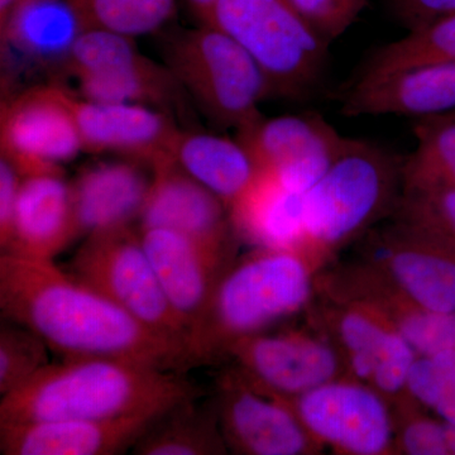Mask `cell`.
Here are the masks:
<instances>
[{
  "label": "cell",
  "instance_id": "cell-3",
  "mask_svg": "<svg viewBox=\"0 0 455 455\" xmlns=\"http://www.w3.org/2000/svg\"><path fill=\"white\" fill-rule=\"evenodd\" d=\"M322 268L302 251L253 247L233 260L188 339L194 364L224 358L230 344L309 309Z\"/></svg>",
  "mask_w": 455,
  "mask_h": 455
},
{
  "label": "cell",
  "instance_id": "cell-19",
  "mask_svg": "<svg viewBox=\"0 0 455 455\" xmlns=\"http://www.w3.org/2000/svg\"><path fill=\"white\" fill-rule=\"evenodd\" d=\"M164 412L104 420L62 419L0 424L4 455H116L133 449Z\"/></svg>",
  "mask_w": 455,
  "mask_h": 455
},
{
  "label": "cell",
  "instance_id": "cell-16",
  "mask_svg": "<svg viewBox=\"0 0 455 455\" xmlns=\"http://www.w3.org/2000/svg\"><path fill=\"white\" fill-rule=\"evenodd\" d=\"M317 293L355 302L379 314L418 355L455 348V313L420 307L352 259L322 269Z\"/></svg>",
  "mask_w": 455,
  "mask_h": 455
},
{
  "label": "cell",
  "instance_id": "cell-33",
  "mask_svg": "<svg viewBox=\"0 0 455 455\" xmlns=\"http://www.w3.org/2000/svg\"><path fill=\"white\" fill-rule=\"evenodd\" d=\"M49 347L31 329L3 319L0 326V395L11 394L49 364Z\"/></svg>",
  "mask_w": 455,
  "mask_h": 455
},
{
  "label": "cell",
  "instance_id": "cell-32",
  "mask_svg": "<svg viewBox=\"0 0 455 455\" xmlns=\"http://www.w3.org/2000/svg\"><path fill=\"white\" fill-rule=\"evenodd\" d=\"M390 220L455 248V188L403 187Z\"/></svg>",
  "mask_w": 455,
  "mask_h": 455
},
{
  "label": "cell",
  "instance_id": "cell-18",
  "mask_svg": "<svg viewBox=\"0 0 455 455\" xmlns=\"http://www.w3.org/2000/svg\"><path fill=\"white\" fill-rule=\"evenodd\" d=\"M84 152L152 164L171 156L180 128L171 114L140 104L100 103L70 92Z\"/></svg>",
  "mask_w": 455,
  "mask_h": 455
},
{
  "label": "cell",
  "instance_id": "cell-10",
  "mask_svg": "<svg viewBox=\"0 0 455 455\" xmlns=\"http://www.w3.org/2000/svg\"><path fill=\"white\" fill-rule=\"evenodd\" d=\"M287 401L323 449L341 455H395L394 406L366 383L339 377Z\"/></svg>",
  "mask_w": 455,
  "mask_h": 455
},
{
  "label": "cell",
  "instance_id": "cell-38",
  "mask_svg": "<svg viewBox=\"0 0 455 455\" xmlns=\"http://www.w3.org/2000/svg\"><path fill=\"white\" fill-rule=\"evenodd\" d=\"M187 3L202 25H211L212 14L220 0H187Z\"/></svg>",
  "mask_w": 455,
  "mask_h": 455
},
{
  "label": "cell",
  "instance_id": "cell-17",
  "mask_svg": "<svg viewBox=\"0 0 455 455\" xmlns=\"http://www.w3.org/2000/svg\"><path fill=\"white\" fill-rule=\"evenodd\" d=\"M140 235L164 295L187 331L188 343L218 283L235 259L215 252L175 230L140 228Z\"/></svg>",
  "mask_w": 455,
  "mask_h": 455
},
{
  "label": "cell",
  "instance_id": "cell-27",
  "mask_svg": "<svg viewBox=\"0 0 455 455\" xmlns=\"http://www.w3.org/2000/svg\"><path fill=\"white\" fill-rule=\"evenodd\" d=\"M182 401L158 416L133 449L139 455L227 454L214 400L199 403Z\"/></svg>",
  "mask_w": 455,
  "mask_h": 455
},
{
  "label": "cell",
  "instance_id": "cell-2",
  "mask_svg": "<svg viewBox=\"0 0 455 455\" xmlns=\"http://www.w3.org/2000/svg\"><path fill=\"white\" fill-rule=\"evenodd\" d=\"M196 397L199 391L179 371L116 359H64L2 396L0 424L125 418L164 412Z\"/></svg>",
  "mask_w": 455,
  "mask_h": 455
},
{
  "label": "cell",
  "instance_id": "cell-9",
  "mask_svg": "<svg viewBox=\"0 0 455 455\" xmlns=\"http://www.w3.org/2000/svg\"><path fill=\"white\" fill-rule=\"evenodd\" d=\"M352 260L420 307L455 313V248L445 242L390 220L355 242Z\"/></svg>",
  "mask_w": 455,
  "mask_h": 455
},
{
  "label": "cell",
  "instance_id": "cell-35",
  "mask_svg": "<svg viewBox=\"0 0 455 455\" xmlns=\"http://www.w3.org/2000/svg\"><path fill=\"white\" fill-rule=\"evenodd\" d=\"M311 28L331 44L340 37L359 14L368 0H286Z\"/></svg>",
  "mask_w": 455,
  "mask_h": 455
},
{
  "label": "cell",
  "instance_id": "cell-4",
  "mask_svg": "<svg viewBox=\"0 0 455 455\" xmlns=\"http://www.w3.org/2000/svg\"><path fill=\"white\" fill-rule=\"evenodd\" d=\"M401 166L381 147L348 139L323 178L302 194L305 251L320 268L391 217L403 188Z\"/></svg>",
  "mask_w": 455,
  "mask_h": 455
},
{
  "label": "cell",
  "instance_id": "cell-8",
  "mask_svg": "<svg viewBox=\"0 0 455 455\" xmlns=\"http://www.w3.org/2000/svg\"><path fill=\"white\" fill-rule=\"evenodd\" d=\"M309 325L339 352L347 377L379 391L392 406L407 400L406 381L418 353L383 317L355 302L316 293Z\"/></svg>",
  "mask_w": 455,
  "mask_h": 455
},
{
  "label": "cell",
  "instance_id": "cell-28",
  "mask_svg": "<svg viewBox=\"0 0 455 455\" xmlns=\"http://www.w3.org/2000/svg\"><path fill=\"white\" fill-rule=\"evenodd\" d=\"M416 148L403 161V187L455 188V116L418 119Z\"/></svg>",
  "mask_w": 455,
  "mask_h": 455
},
{
  "label": "cell",
  "instance_id": "cell-6",
  "mask_svg": "<svg viewBox=\"0 0 455 455\" xmlns=\"http://www.w3.org/2000/svg\"><path fill=\"white\" fill-rule=\"evenodd\" d=\"M164 55L188 97L220 127L241 130L262 116L259 103L272 97L252 57L217 27L200 23L178 33Z\"/></svg>",
  "mask_w": 455,
  "mask_h": 455
},
{
  "label": "cell",
  "instance_id": "cell-37",
  "mask_svg": "<svg viewBox=\"0 0 455 455\" xmlns=\"http://www.w3.org/2000/svg\"><path fill=\"white\" fill-rule=\"evenodd\" d=\"M394 7L409 29L455 14V0H394Z\"/></svg>",
  "mask_w": 455,
  "mask_h": 455
},
{
  "label": "cell",
  "instance_id": "cell-1",
  "mask_svg": "<svg viewBox=\"0 0 455 455\" xmlns=\"http://www.w3.org/2000/svg\"><path fill=\"white\" fill-rule=\"evenodd\" d=\"M0 311L64 359H116L179 372L196 366L187 344L143 324L51 259L2 253Z\"/></svg>",
  "mask_w": 455,
  "mask_h": 455
},
{
  "label": "cell",
  "instance_id": "cell-39",
  "mask_svg": "<svg viewBox=\"0 0 455 455\" xmlns=\"http://www.w3.org/2000/svg\"><path fill=\"white\" fill-rule=\"evenodd\" d=\"M448 114H449V116H455V112H451V113H448Z\"/></svg>",
  "mask_w": 455,
  "mask_h": 455
},
{
  "label": "cell",
  "instance_id": "cell-14",
  "mask_svg": "<svg viewBox=\"0 0 455 455\" xmlns=\"http://www.w3.org/2000/svg\"><path fill=\"white\" fill-rule=\"evenodd\" d=\"M236 140L259 171H267L284 188L304 194L323 178L348 139L315 114L259 116Z\"/></svg>",
  "mask_w": 455,
  "mask_h": 455
},
{
  "label": "cell",
  "instance_id": "cell-29",
  "mask_svg": "<svg viewBox=\"0 0 455 455\" xmlns=\"http://www.w3.org/2000/svg\"><path fill=\"white\" fill-rule=\"evenodd\" d=\"M433 62H455V14L409 29L405 37L377 51L361 75H381Z\"/></svg>",
  "mask_w": 455,
  "mask_h": 455
},
{
  "label": "cell",
  "instance_id": "cell-20",
  "mask_svg": "<svg viewBox=\"0 0 455 455\" xmlns=\"http://www.w3.org/2000/svg\"><path fill=\"white\" fill-rule=\"evenodd\" d=\"M451 112H455V62L359 75L341 99V114L347 116L390 114L420 119Z\"/></svg>",
  "mask_w": 455,
  "mask_h": 455
},
{
  "label": "cell",
  "instance_id": "cell-25",
  "mask_svg": "<svg viewBox=\"0 0 455 455\" xmlns=\"http://www.w3.org/2000/svg\"><path fill=\"white\" fill-rule=\"evenodd\" d=\"M171 156L191 178L220 197L228 211L259 175L238 140L217 134L180 130Z\"/></svg>",
  "mask_w": 455,
  "mask_h": 455
},
{
  "label": "cell",
  "instance_id": "cell-13",
  "mask_svg": "<svg viewBox=\"0 0 455 455\" xmlns=\"http://www.w3.org/2000/svg\"><path fill=\"white\" fill-rule=\"evenodd\" d=\"M228 451L241 455H315L323 448L301 423L291 403L267 396L235 368L218 376L212 398Z\"/></svg>",
  "mask_w": 455,
  "mask_h": 455
},
{
  "label": "cell",
  "instance_id": "cell-15",
  "mask_svg": "<svg viewBox=\"0 0 455 455\" xmlns=\"http://www.w3.org/2000/svg\"><path fill=\"white\" fill-rule=\"evenodd\" d=\"M140 229L175 230L236 259L239 241L226 204L182 169L172 156L152 164V182L140 218Z\"/></svg>",
  "mask_w": 455,
  "mask_h": 455
},
{
  "label": "cell",
  "instance_id": "cell-23",
  "mask_svg": "<svg viewBox=\"0 0 455 455\" xmlns=\"http://www.w3.org/2000/svg\"><path fill=\"white\" fill-rule=\"evenodd\" d=\"M77 238L70 182L64 175L22 178L11 236L2 253L53 260Z\"/></svg>",
  "mask_w": 455,
  "mask_h": 455
},
{
  "label": "cell",
  "instance_id": "cell-24",
  "mask_svg": "<svg viewBox=\"0 0 455 455\" xmlns=\"http://www.w3.org/2000/svg\"><path fill=\"white\" fill-rule=\"evenodd\" d=\"M229 217L239 241L307 253L302 194L284 188L267 171H259L251 188L230 206Z\"/></svg>",
  "mask_w": 455,
  "mask_h": 455
},
{
  "label": "cell",
  "instance_id": "cell-5",
  "mask_svg": "<svg viewBox=\"0 0 455 455\" xmlns=\"http://www.w3.org/2000/svg\"><path fill=\"white\" fill-rule=\"evenodd\" d=\"M211 26L252 57L275 97H307L324 74L329 42L286 0H220Z\"/></svg>",
  "mask_w": 455,
  "mask_h": 455
},
{
  "label": "cell",
  "instance_id": "cell-30",
  "mask_svg": "<svg viewBox=\"0 0 455 455\" xmlns=\"http://www.w3.org/2000/svg\"><path fill=\"white\" fill-rule=\"evenodd\" d=\"M406 397L455 425V348L416 355L407 376Z\"/></svg>",
  "mask_w": 455,
  "mask_h": 455
},
{
  "label": "cell",
  "instance_id": "cell-11",
  "mask_svg": "<svg viewBox=\"0 0 455 455\" xmlns=\"http://www.w3.org/2000/svg\"><path fill=\"white\" fill-rule=\"evenodd\" d=\"M224 358L257 391L283 400L347 376L333 343L310 325L242 338L228 347Z\"/></svg>",
  "mask_w": 455,
  "mask_h": 455
},
{
  "label": "cell",
  "instance_id": "cell-21",
  "mask_svg": "<svg viewBox=\"0 0 455 455\" xmlns=\"http://www.w3.org/2000/svg\"><path fill=\"white\" fill-rule=\"evenodd\" d=\"M92 28L79 0H20L0 25L9 64L62 74L75 44Z\"/></svg>",
  "mask_w": 455,
  "mask_h": 455
},
{
  "label": "cell",
  "instance_id": "cell-34",
  "mask_svg": "<svg viewBox=\"0 0 455 455\" xmlns=\"http://www.w3.org/2000/svg\"><path fill=\"white\" fill-rule=\"evenodd\" d=\"M395 455H451L449 423L405 400L394 405Z\"/></svg>",
  "mask_w": 455,
  "mask_h": 455
},
{
  "label": "cell",
  "instance_id": "cell-7",
  "mask_svg": "<svg viewBox=\"0 0 455 455\" xmlns=\"http://www.w3.org/2000/svg\"><path fill=\"white\" fill-rule=\"evenodd\" d=\"M68 272L143 324L188 347L187 331L164 295L140 229L114 228L85 236Z\"/></svg>",
  "mask_w": 455,
  "mask_h": 455
},
{
  "label": "cell",
  "instance_id": "cell-31",
  "mask_svg": "<svg viewBox=\"0 0 455 455\" xmlns=\"http://www.w3.org/2000/svg\"><path fill=\"white\" fill-rule=\"evenodd\" d=\"M92 27L140 37L160 29L176 13V0H79Z\"/></svg>",
  "mask_w": 455,
  "mask_h": 455
},
{
  "label": "cell",
  "instance_id": "cell-12",
  "mask_svg": "<svg viewBox=\"0 0 455 455\" xmlns=\"http://www.w3.org/2000/svg\"><path fill=\"white\" fill-rule=\"evenodd\" d=\"M2 157L22 178L64 173L61 164L84 152L70 103V92L59 85L33 86L2 106Z\"/></svg>",
  "mask_w": 455,
  "mask_h": 455
},
{
  "label": "cell",
  "instance_id": "cell-22",
  "mask_svg": "<svg viewBox=\"0 0 455 455\" xmlns=\"http://www.w3.org/2000/svg\"><path fill=\"white\" fill-rule=\"evenodd\" d=\"M152 167L121 157L86 166L70 182L79 236L128 227L140 218Z\"/></svg>",
  "mask_w": 455,
  "mask_h": 455
},
{
  "label": "cell",
  "instance_id": "cell-26",
  "mask_svg": "<svg viewBox=\"0 0 455 455\" xmlns=\"http://www.w3.org/2000/svg\"><path fill=\"white\" fill-rule=\"evenodd\" d=\"M74 82L77 97L100 103L140 104L164 112L182 108L187 94L166 65L156 64L140 51Z\"/></svg>",
  "mask_w": 455,
  "mask_h": 455
},
{
  "label": "cell",
  "instance_id": "cell-36",
  "mask_svg": "<svg viewBox=\"0 0 455 455\" xmlns=\"http://www.w3.org/2000/svg\"><path fill=\"white\" fill-rule=\"evenodd\" d=\"M22 176L7 158H0V248L4 250L11 236Z\"/></svg>",
  "mask_w": 455,
  "mask_h": 455
}]
</instances>
